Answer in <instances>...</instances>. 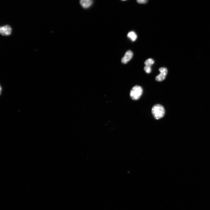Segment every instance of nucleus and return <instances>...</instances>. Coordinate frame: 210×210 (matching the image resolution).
<instances>
[{
    "mask_svg": "<svg viewBox=\"0 0 210 210\" xmlns=\"http://www.w3.org/2000/svg\"><path fill=\"white\" fill-rule=\"evenodd\" d=\"M80 2L83 8H87L92 4V0H80Z\"/></svg>",
    "mask_w": 210,
    "mask_h": 210,
    "instance_id": "obj_6",
    "label": "nucleus"
},
{
    "mask_svg": "<svg viewBox=\"0 0 210 210\" xmlns=\"http://www.w3.org/2000/svg\"><path fill=\"white\" fill-rule=\"evenodd\" d=\"M143 93V89L140 86L135 85L130 90V95L133 100H137L139 99Z\"/></svg>",
    "mask_w": 210,
    "mask_h": 210,
    "instance_id": "obj_2",
    "label": "nucleus"
},
{
    "mask_svg": "<svg viewBox=\"0 0 210 210\" xmlns=\"http://www.w3.org/2000/svg\"><path fill=\"white\" fill-rule=\"evenodd\" d=\"M159 71L160 73L156 77L155 79L156 81L160 82L164 79L167 73V70L166 68L162 67L159 69Z\"/></svg>",
    "mask_w": 210,
    "mask_h": 210,
    "instance_id": "obj_3",
    "label": "nucleus"
},
{
    "mask_svg": "<svg viewBox=\"0 0 210 210\" xmlns=\"http://www.w3.org/2000/svg\"><path fill=\"white\" fill-rule=\"evenodd\" d=\"M144 69L145 71L147 73H149L151 72V66L146 65L144 67Z\"/></svg>",
    "mask_w": 210,
    "mask_h": 210,
    "instance_id": "obj_9",
    "label": "nucleus"
},
{
    "mask_svg": "<svg viewBox=\"0 0 210 210\" xmlns=\"http://www.w3.org/2000/svg\"><path fill=\"white\" fill-rule=\"evenodd\" d=\"M12 32L11 27L9 25H6L1 27L0 32L1 34L3 36L10 35Z\"/></svg>",
    "mask_w": 210,
    "mask_h": 210,
    "instance_id": "obj_4",
    "label": "nucleus"
},
{
    "mask_svg": "<svg viewBox=\"0 0 210 210\" xmlns=\"http://www.w3.org/2000/svg\"><path fill=\"white\" fill-rule=\"evenodd\" d=\"M133 53L130 50H128L125 52L124 56L122 58V63L126 64L129 61L132 57Z\"/></svg>",
    "mask_w": 210,
    "mask_h": 210,
    "instance_id": "obj_5",
    "label": "nucleus"
},
{
    "mask_svg": "<svg viewBox=\"0 0 210 210\" xmlns=\"http://www.w3.org/2000/svg\"><path fill=\"white\" fill-rule=\"evenodd\" d=\"M123 0V1H125V0Z\"/></svg>",
    "mask_w": 210,
    "mask_h": 210,
    "instance_id": "obj_12",
    "label": "nucleus"
},
{
    "mask_svg": "<svg viewBox=\"0 0 210 210\" xmlns=\"http://www.w3.org/2000/svg\"><path fill=\"white\" fill-rule=\"evenodd\" d=\"M151 113L153 117L155 119L158 120L164 117L165 114V110L162 106L160 104H156L153 106Z\"/></svg>",
    "mask_w": 210,
    "mask_h": 210,
    "instance_id": "obj_1",
    "label": "nucleus"
},
{
    "mask_svg": "<svg viewBox=\"0 0 210 210\" xmlns=\"http://www.w3.org/2000/svg\"><path fill=\"white\" fill-rule=\"evenodd\" d=\"M148 0H136L137 2L140 4H145L147 3Z\"/></svg>",
    "mask_w": 210,
    "mask_h": 210,
    "instance_id": "obj_10",
    "label": "nucleus"
},
{
    "mask_svg": "<svg viewBox=\"0 0 210 210\" xmlns=\"http://www.w3.org/2000/svg\"><path fill=\"white\" fill-rule=\"evenodd\" d=\"M154 63V60L152 59L149 58L145 61L144 64L146 65L151 66Z\"/></svg>",
    "mask_w": 210,
    "mask_h": 210,
    "instance_id": "obj_8",
    "label": "nucleus"
},
{
    "mask_svg": "<svg viewBox=\"0 0 210 210\" xmlns=\"http://www.w3.org/2000/svg\"><path fill=\"white\" fill-rule=\"evenodd\" d=\"M2 91H3V87L1 85H0V95L1 96V94L2 92Z\"/></svg>",
    "mask_w": 210,
    "mask_h": 210,
    "instance_id": "obj_11",
    "label": "nucleus"
},
{
    "mask_svg": "<svg viewBox=\"0 0 210 210\" xmlns=\"http://www.w3.org/2000/svg\"><path fill=\"white\" fill-rule=\"evenodd\" d=\"M127 36L133 41H135L137 37L136 35L133 31L129 32L127 34Z\"/></svg>",
    "mask_w": 210,
    "mask_h": 210,
    "instance_id": "obj_7",
    "label": "nucleus"
}]
</instances>
